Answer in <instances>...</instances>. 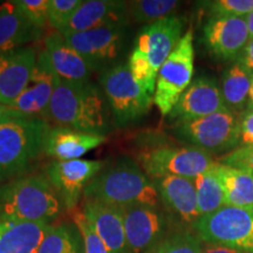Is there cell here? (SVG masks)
Returning a JSON list of instances; mask_svg holds the SVG:
<instances>
[{"mask_svg":"<svg viewBox=\"0 0 253 253\" xmlns=\"http://www.w3.org/2000/svg\"><path fill=\"white\" fill-rule=\"evenodd\" d=\"M110 110L102 88L93 82H66L59 79L48 109V121L75 130L106 135Z\"/></svg>","mask_w":253,"mask_h":253,"instance_id":"obj_1","label":"cell"},{"mask_svg":"<svg viewBox=\"0 0 253 253\" xmlns=\"http://www.w3.org/2000/svg\"><path fill=\"white\" fill-rule=\"evenodd\" d=\"M84 199L120 208L147 205L158 208L161 198L150 177L131 158H121L103 169L86 186Z\"/></svg>","mask_w":253,"mask_h":253,"instance_id":"obj_2","label":"cell"},{"mask_svg":"<svg viewBox=\"0 0 253 253\" xmlns=\"http://www.w3.org/2000/svg\"><path fill=\"white\" fill-rule=\"evenodd\" d=\"M183 28V18L172 15L145 25L136 38L128 66L137 84L153 97L158 72L181 41Z\"/></svg>","mask_w":253,"mask_h":253,"instance_id":"obj_3","label":"cell"},{"mask_svg":"<svg viewBox=\"0 0 253 253\" xmlns=\"http://www.w3.org/2000/svg\"><path fill=\"white\" fill-rule=\"evenodd\" d=\"M62 201L46 175L0 183V217L24 223H46L61 212Z\"/></svg>","mask_w":253,"mask_h":253,"instance_id":"obj_4","label":"cell"},{"mask_svg":"<svg viewBox=\"0 0 253 253\" xmlns=\"http://www.w3.org/2000/svg\"><path fill=\"white\" fill-rule=\"evenodd\" d=\"M50 129L48 121L27 116L9 119L0 125V178L14 179L45 153ZM23 177V176H21Z\"/></svg>","mask_w":253,"mask_h":253,"instance_id":"obj_5","label":"cell"},{"mask_svg":"<svg viewBox=\"0 0 253 253\" xmlns=\"http://www.w3.org/2000/svg\"><path fill=\"white\" fill-rule=\"evenodd\" d=\"M100 84L118 126L131 125L149 113L154 97L137 84L128 63L114 65L103 71Z\"/></svg>","mask_w":253,"mask_h":253,"instance_id":"obj_6","label":"cell"},{"mask_svg":"<svg viewBox=\"0 0 253 253\" xmlns=\"http://www.w3.org/2000/svg\"><path fill=\"white\" fill-rule=\"evenodd\" d=\"M194 226L207 244L253 253V211L225 205L199 217Z\"/></svg>","mask_w":253,"mask_h":253,"instance_id":"obj_7","label":"cell"},{"mask_svg":"<svg viewBox=\"0 0 253 253\" xmlns=\"http://www.w3.org/2000/svg\"><path fill=\"white\" fill-rule=\"evenodd\" d=\"M194 61V32L190 27L157 74L154 103L162 116L169 115L192 82Z\"/></svg>","mask_w":253,"mask_h":253,"instance_id":"obj_8","label":"cell"},{"mask_svg":"<svg viewBox=\"0 0 253 253\" xmlns=\"http://www.w3.org/2000/svg\"><path fill=\"white\" fill-rule=\"evenodd\" d=\"M173 126L177 137L211 155L227 154L239 147V118L229 110Z\"/></svg>","mask_w":253,"mask_h":253,"instance_id":"obj_9","label":"cell"},{"mask_svg":"<svg viewBox=\"0 0 253 253\" xmlns=\"http://www.w3.org/2000/svg\"><path fill=\"white\" fill-rule=\"evenodd\" d=\"M138 160L150 179L166 176L195 179L216 164L212 155L191 145H161L141 153Z\"/></svg>","mask_w":253,"mask_h":253,"instance_id":"obj_10","label":"cell"},{"mask_svg":"<svg viewBox=\"0 0 253 253\" xmlns=\"http://www.w3.org/2000/svg\"><path fill=\"white\" fill-rule=\"evenodd\" d=\"M126 25L95 28L66 36L67 42L80 54L91 71H106L120 58L126 40Z\"/></svg>","mask_w":253,"mask_h":253,"instance_id":"obj_11","label":"cell"},{"mask_svg":"<svg viewBox=\"0 0 253 253\" xmlns=\"http://www.w3.org/2000/svg\"><path fill=\"white\" fill-rule=\"evenodd\" d=\"M58 82L59 77L50 62L48 53L46 49L40 50L26 88L11 107L23 116L48 121L50 100Z\"/></svg>","mask_w":253,"mask_h":253,"instance_id":"obj_12","label":"cell"},{"mask_svg":"<svg viewBox=\"0 0 253 253\" xmlns=\"http://www.w3.org/2000/svg\"><path fill=\"white\" fill-rule=\"evenodd\" d=\"M104 161H54L46 169V177L61 198L63 205L73 210L86 186L104 168Z\"/></svg>","mask_w":253,"mask_h":253,"instance_id":"obj_13","label":"cell"},{"mask_svg":"<svg viewBox=\"0 0 253 253\" xmlns=\"http://www.w3.org/2000/svg\"><path fill=\"white\" fill-rule=\"evenodd\" d=\"M227 110L216 79L199 77L190 84L168 118L173 126L191 122L195 120Z\"/></svg>","mask_w":253,"mask_h":253,"instance_id":"obj_14","label":"cell"},{"mask_svg":"<svg viewBox=\"0 0 253 253\" xmlns=\"http://www.w3.org/2000/svg\"><path fill=\"white\" fill-rule=\"evenodd\" d=\"M122 209L130 253H147L166 237L167 218L158 208L132 205Z\"/></svg>","mask_w":253,"mask_h":253,"instance_id":"obj_15","label":"cell"},{"mask_svg":"<svg viewBox=\"0 0 253 253\" xmlns=\"http://www.w3.org/2000/svg\"><path fill=\"white\" fill-rule=\"evenodd\" d=\"M250 40L246 18H209L203 27V42L211 55L238 60Z\"/></svg>","mask_w":253,"mask_h":253,"instance_id":"obj_16","label":"cell"},{"mask_svg":"<svg viewBox=\"0 0 253 253\" xmlns=\"http://www.w3.org/2000/svg\"><path fill=\"white\" fill-rule=\"evenodd\" d=\"M130 18L128 14L126 1L118 0H87L82 1L73 14L68 24L59 33L63 37L95 30V28L126 25L128 26Z\"/></svg>","mask_w":253,"mask_h":253,"instance_id":"obj_17","label":"cell"},{"mask_svg":"<svg viewBox=\"0 0 253 253\" xmlns=\"http://www.w3.org/2000/svg\"><path fill=\"white\" fill-rule=\"evenodd\" d=\"M38 53L33 47L0 54V103L11 106L20 96L36 67Z\"/></svg>","mask_w":253,"mask_h":253,"instance_id":"obj_18","label":"cell"},{"mask_svg":"<svg viewBox=\"0 0 253 253\" xmlns=\"http://www.w3.org/2000/svg\"><path fill=\"white\" fill-rule=\"evenodd\" d=\"M156 186L161 202L169 212L184 224H194L199 219L197 194L194 179L166 176L151 179Z\"/></svg>","mask_w":253,"mask_h":253,"instance_id":"obj_19","label":"cell"},{"mask_svg":"<svg viewBox=\"0 0 253 253\" xmlns=\"http://www.w3.org/2000/svg\"><path fill=\"white\" fill-rule=\"evenodd\" d=\"M110 253H130L126 245L123 209L86 199L82 210Z\"/></svg>","mask_w":253,"mask_h":253,"instance_id":"obj_20","label":"cell"},{"mask_svg":"<svg viewBox=\"0 0 253 253\" xmlns=\"http://www.w3.org/2000/svg\"><path fill=\"white\" fill-rule=\"evenodd\" d=\"M106 135L75 130L66 126H50L45 143V154L56 161L80 160L82 155L100 147Z\"/></svg>","mask_w":253,"mask_h":253,"instance_id":"obj_21","label":"cell"},{"mask_svg":"<svg viewBox=\"0 0 253 253\" xmlns=\"http://www.w3.org/2000/svg\"><path fill=\"white\" fill-rule=\"evenodd\" d=\"M45 49L60 80L66 82L90 81L91 68L84 59L66 41L59 32L50 33L45 39Z\"/></svg>","mask_w":253,"mask_h":253,"instance_id":"obj_22","label":"cell"},{"mask_svg":"<svg viewBox=\"0 0 253 253\" xmlns=\"http://www.w3.org/2000/svg\"><path fill=\"white\" fill-rule=\"evenodd\" d=\"M42 32L25 17L14 1L0 5V54L39 40Z\"/></svg>","mask_w":253,"mask_h":253,"instance_id":"obj_23","label":"cell"},{"mask_svg":"<svg viewBox=\"0 0 253 253\" xmlns=\"http://www.w3.org/2000/svg\"><path fill=\"white\" fill-rule=\"evenodd\" d=\"M49 226L0 217V253H38Z\"/></svg>","mask_w":253,"mask_h":253,"instance_id":"obj_24","label":"cell"},{"mask_svg":"<svg viewBox=\"0 0 253 253\" xmlns=\"http://www.w3.org/2000/svg\"><path fill=\"white\" fill-rule=\"evenodd\" d=\"M252 73L236 60L221 75L220 93L225 108L239 118L248 108Z\"/></svg>","mask_w":253,"mask_h":253,"instance_id":"obj_25","label":"cell"},{"mask_svg":"<svg viewBox=\"0 0 253 253\" xmlns=\"http://www.w3.org/2000/svg\"><path fill=\"white\" fill-rule=\"evenodd\" d=\"M216 170L224 190L225 205L253 211L252 173L237 168L223 166L218 162Z\"/></svg>","mask_w":253,"mask_h":253,"instance_id":"obj_26","label":"cell"},{"mask_svg":"<svg viewBox=\"0 0 253 253\" xmlns=\"http://www.w3.org/2000/svg\"><path fill=\"white\" fill-rule=\"evenodd\" d=\"M38 253H84V240L77 225L63 223L50 225Z\"/></svg>","mask_w":253,"mask_h":253,"instance_id":"obj_27","label":"cell"},{"mask_svg":"<svg viewBox=\"0 0 253 253\" xmlns=\"http://www.w3.org/2000/svg\"><path fill=\"white\" fill-rule=\"evenodd\" d=\"M217 162L212 168L201 173L194 179L197 194L198 211L201 216L212 213L225 207V196L223 186L217 175Z\"/></svg>","mask_w":253,"mask_h":253,"instance_id":"obj_28","label":"cell"},{"mask_svg":"<svg viewBox=\"0 0 253 253\" xmlns=\"http://www.w3.org/2000/svg\"><path fill=\"white\" fill-rule=\"evenodd\" d=\"M128 14L138 24H154L162 19L172 17L181 2L176 0H132L126 1Z\"/></svg>","mask_w":253,"mask_h":253,"instance_id":"obj_29","label":"cell"},{"mask_svg":"<svg viewBox=\"0 0 253 253\" xmlns=\"http://www.w3.org/2000/svg\"><path fill=\"white\" fill-rule=\"evenodd\" d=\"M202 240L194 233L179 231L164 237L147 253H202Z\"/></svg>","mask_w":253,"mask_h":253,"instance_id":"obj_30","label":"cell"},{"mask_svg":"<svg viewBox=\"0 0 253 253\" xmlns=\"http://www.w3.org/2000/svg\"><path fill=\"white\" fill-rule=\"evenodd\" d=\"M201 4L210 18H246L253 11V0H212Z\"/></svg>","mask_w":253,"mask_h":253,"instance_id":"obj_31","label":"cell"},{"mask_svg":"<svg viewBox=\"0 0 253 253\" xmlns=\"http://www.w3.org/2000/svg\"><path fill=\"white\" fill-rule=\"evenodd\" d=\"M73 219L84 240V253H110L93 224L87 219L82 211H74Z\"/></svg>","mask_w":253,"mask_h":253,"instance_id":"obj_32","label":"cell"},{"mask_svg":"<svg viewBox=\"0 0 253 253\" xmlns=\"http://www.w3.org/2000/svg\"><path fill=\"white\" fill-rule=\"evenodd\" d=\"M84 0H48V24L54 28L55 32H60L73 14L82 4Z\"/></svg>","mask_w":253,"mask_h":253,"instance_id":"obj_33","label":"cell"},{"mask_svg":"<svg viewBox=\"0 0 253 253\" xmlns=\"http://www.w3.org/2000/svg\"><path fill=\"white\" fill-rule=\"evenodd\" d=\"M34 26L43 31L48 24V0H13Z\"/></svg>","mask_w":253,"mask_h":253,"instance_id":"obj_34","label":"cell"},{"mask_svg":"<svg viewBox=\"0 0 253 253\" xmlns=\"http://www.w3.org/2000/svg\"><path fill=\"white\" fill-rule=\"evenodd\" d=\"M217 162L223 166L245 170L253 175V145L236 148L235 150L220 156Z\"/></svg>","mask_w":253,"mask_h":253,"instance_id":"obj_35","label":"cell"},{"mask_svg":"<svg viewBox=\"0 0 253 253\" xmlns=\"http://www.w3.org/2000/svg\"><path fill=\"white\" fill-rule=\"evenodd\" d=\"M239 147L253 145V108H246L245 112L239 116Z\"/></svg>","mask_w":253,"mask_h":253,"instance_id":"obj_36","label":"cell"},{"mask_svg":"<svg viewBox=\"0 0 253 253\" xmlns=\"http://www.w3.org/2000/svg\"><path fill=\"white\" fill-rule=\"evenodd\" d=\"M238 60L253 74V38L249 40L248 45L243 50L242 55L239 56Z\"/></svg>","mask_w":253,"mask_h":253,"instance_id":"obj_37","label":"cell"},{"mask_svg":"<svg viewBox=\"0 0 253 253\" xmlns=\"http://www.w3.org/2000/svg\"><path fill=\"white\" fill-rule=\"evenodd\" d=\"M19 116H23V115L19 114L17 110H14L11 106L0 103V125L4 123L5 121H7L9 119L19 118Z\"/></svg>","mask_w":253,"mask_h":253,"instance_id":"obj_38","label":"cell"},{"mask_svg":"<svg viewBox=\"0 0 253 253\" xmlns=\"http://www.w3.org/2000/svg\"><path fill=\"white\" fill-rule=\"evenodd\" d=\"M202 253H246L238 251V250L225 248V246H219V245H210L207 249L203 250Z\"/></svg>","mask_w":253,"mask_h":253,"instance_id":"obj_39","label":"cell"},{"mask_svg":"<svg viewBox=\"0 0 253 253\" xmlns=\"http://www.w3.org/2000/svg\"><path fill=\"white\" fill-rule=\"evenodd\" d=\"M246 23H248L249 27V33H250V39L253 38V11L246 17Z\"/></svg>","mask_w":253,"mask_h":253,"instance_id":"obj_40","label":"cell"},{"mask_svg":"<svg viewBox=\"0 0 253 253\" xmlns=\"http://www.w3.org/2000/svg\"><path fill=\"white\" fill-rule=\"evenodd\" d=\"M248 108H253V74H252V80H251V88H250V94H249Z\"/></svg>","mask_w":253,"mask_h":253,"instance_id":"obj_41","label":"cell"},{"mask_svg":"<svg viewBox=\"0 0 253 253\" xmlns=\"http://www.w3.org/2000/svg\"><path fill=\"white\" fill-rule=\"evenodd\" d=\"M0 183H1V178H0Z\"/></svg>","mask_w":253,"mask_h":253,"instance_id":"obj_42","label":"cell"}]
</instances>
